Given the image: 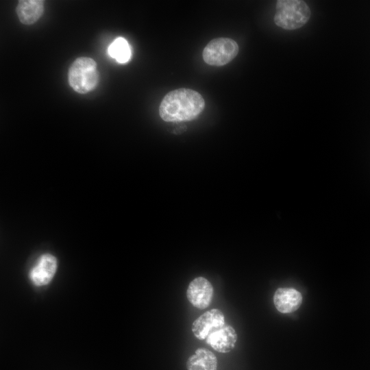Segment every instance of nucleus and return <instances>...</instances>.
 Segmentation results:
<instances>
[{"label": "nucleus", "mask_w": 370, "mask_h": 370, "mask_svg": "<svg viewBox=\"0 0 370 370\" xmlns=\"http://www.w3.org/2000/svg\"><path fill=\"white\" fill-rule=\"evenodd\" d=\"M217 359L211 351L200 347L186 361L187 370H217Z\"/></svg>", "instance_id": "11"}, {"label": "nucleus", "mask_w": 370, "mask_h": 370, "mask_svg": "<svg viewBox=\"0 0 370 370\" xmlns=\"http://www.w3.org/2000/svg\"><path fill=\"white\" fill-rule=\"evenodd\" d=\"M204 108L205 101L201 94L192 89L179 88L164 97L159 114L166 122L189 121L196 119Z\"/></svg>", "instance_id": "1"}, {"label": "nucleus", "mask_w": 370, "mask_h": 370, "mask_svg": "<svg viewBox=\"0 0 370 370\" xmlns=\"http://www.w3.org/2000/svg\"><path fill=\"white\" fill-rule=\"evenodd\" d=\"M225 324L223 313L219 309L213 308L205 312L196 319L192 324L191 330L197 338L204 340L209 334Z\"/></svg>", "instance_id": "5"}, {"label": "nucleus", "mask_w": 370, "mask_h": 370, "mask_svg": "<svg viewBox=\"0 0 370 370\" xmlns=\"http://www.w3.org/2000/svg\"><path fill=\"white\" fill-rule=\"evenodd\" d=\"M214 289L211 283L204 277L193 279L188 284L186 297L189 302L195 308L203 310L210 304Z\"/></svg>", "instance_id": "6"}, {"label": "nucleus", "mask_w": 370, "mask_h": 370, "mask_svg": "<svg viewBox=\"0 0 370 370\" xmlns=\"http://www.w3.org/2000/svg\"><path fill=\"white\" fill-rule=\"evenodd\" d=\"M99 79L97 63L90 58H77L69 69V85L80 94H86L94 90L98 84Z\"/></svg>", "instance_id": "3"}, {"label": "nucleus", "mask_w": 370, "mask_h": 370, "mask_svg": "<svg viewBox=\"0 0 370 370\" xmlns=\"http://www.w3.org/2000/svg\"><path fill=\"white\" fill-rule=\"evenodd\" d=\"M57 267V259L54 256L50 254H42L29 271V280L37 286L47 285L53 279Z\"/></svg>", "instance_id": "7"}, {"label": "nucleus", "mask_w": 370, "mask_h": 370, "mask_svg": "<svg viewBox=\"0 0 370 370\" xmlns=\"http://www.w3.org/2000/svg\"><path fill=\"white\" fill-rule=\"evenodd\" d=\"M273 303L281 313H291L297 310L302 303V295L292 288H279L273 295Z\"/></svg>", "instance_id": "9"}, {"label": "nucleus", "mask_w": 370, "mask_h": 370, "mask_svg": "<svg viewBox=\"0 0 370 370\" xmlns=\"http://www.w3.org/2000/svg\"><path fill=\"white\" fill-rule=\"evenodd\" d=\"M238 45L229 38H217L210 41L203 51L204 62L211 66H221L231 62L238 53Z\"/></svg>", "instance_id": "4"}, {"label": "nucleus", "mask_w": 370, "mask_h": 370, "mask_svg": "<svg viewBox=\"0 0 370 370\" xmlns=\"http://www.w3.org/2000/svg\"><path fill=\"white\" fill-rule=\"evenodd\" d=\"M310 9L304 1L279 0L276 3L274 22L287 30L299 29L310 19Z\"/></svg>", "instance_id": "2"}, {"label": "nucleus", "mask_w": 370, "mask_h": 370, "mask_svg": "<svg viewBox=\"0 0 370 370\" xmlns=\"http://www.w3.org/2000/svg\"><path fill=\"white\" fill-rule=\"evenodd\" d=\"M44 3L42 0L19 1L16 8V12L21 23L24 25L35 23L42 15Z\"/></svg>", "instance_id": "10"}, {"label": "nucleus", "mask_w": 370, "mask_h": 370, "mask_svg": "<svg viewBox=\"0 0 370 370\" xmlns=\"http://www.w3.org/2000/svg\"><path fill=\"white\" fill-rule=\"evenodd\" d=\"M108 55L119 63L127 62L131 58V49L127 41L123 37L116 38L108 47Z\"/></svg>", "instance_id": "12"}, {"label": "nucleus", "mask_w": 370, "mask_h": 370, "mask_svg": "<svg viewBox=\"0 0 370 370\" xmlns=\"http://www.w3.org/2000/svg\"><path fill=\"white\" fill-rule=\"evenodd\" d=\"M236 341V330L231 325L226 324L209 334L206 338L207 344L220 353L231 352L234 348Z\"/></svg>", "instance_id": "8"}]
</instances>
